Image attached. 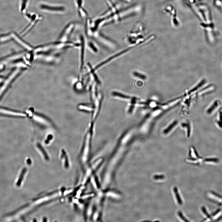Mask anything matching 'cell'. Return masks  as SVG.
Listing matches in <instances>:
<instances>
[{
  "mask_svg": "<svg viewBox=\"0 0 222 222\" xmlns=\"http://www.w3.org/2000/svg\"><path fill=\"white\" fill-rule=\"evenodd\" d=\"M174 191L178 204L180 205L182 204V201L180 198L177 188L176 187H174Z\"/></svg>",
  "mask_w": 222,
  "mask_h": 222,
  "instance_id": "cell-15",
  "label": "cell"
},
{
  "mask_svg": "<svg viewBox=\"0 0 222 222\" xmlns=\"http://www.w3.org/2000/svg\"><path fill=\"white\" fill-rule=\"evenodd\" d=\"M75 25L74 22L70 23L67 25L60 35L59 37L60 41L68 42V39L73 32Z\"/></svg>",
  "mask_w": 222,
  "mask_h": 222,
  "instance_id": "cell-5",
  "label": "cell"
},
{
  "mask_svg": "<svg viewBox=\"0 0 222 222\" xmlns=\"http://www.w3.org/2000/svg\"><path fill=\"white\" fill-rule=\"evenodd\" d=\"M26 171L27 169L26 168H24L22 170L21 174L20 175L18 180L17 183V186H19L21 185L23 179L24 175L25 173H26Z\"/></svg>",
  "mask_w": 222,
  "mask_h": 222,
  "instance_id": "cell-12",
  "label": "cell"
},
{
  "mask_svg": "<svg viewBox=\"0 0 222 222\" xmlns=\"http://www.w3.org/2000/svg\"><path fill=\"white\" fill-rule=\"evenodd\" d=\"M14 39L20 46L26 50V51L31 53L33 52L34 48H33L31 45L24 41L17 35L15 34Z\"/></svg>",
  "mask_w": 222,
  "mask_h": 222,
  "instance_id": "cell-7",
  "label": "cell"
},
{
  "mask_svg": "<svg viewBox=\"0 0 222 222\" xmlns=\"http://www.w3.org/2000/svg\"><path fill=\"white\" fill-rule=\"evenodd\" d=\"M0 115L9 116L17 117H26L27 116V113L13 110L7 108H0Z\"/></svg>",
  "mask_w": 222,
  "mask_h": 222,
  "instance_id": "cell-6",
  "label": "cell"
},
{
  "mask_svg": "<svg viewBox=\"0 0 222 222\" xmlns=\"http://www.w3.org/2000/svg\"><path fill=\"white\" fill-rule=\"evenodd\" d=\"M23 70L21 69L15 68L8 75V77L4 80L3 84L0 87V100L10 87L15 80L18 77Z\"/></svg>",
  "mask_w": 222,
  "mask_h": 222,
  "instance_id": "cell-2",
  "label": "cell"
},
{
  "mask_svg": "<svg viewBox=\"0 0 222 222\" xmlns=\"http://www.w3.org/2000/svg\"><path fill=\"white\" fill-rule=\"evenodd\" d=\"M29 115L34 122L45 127H50L52 126L51 123L46 117L41 114L35 113L33 109L28 110Z\"/></svg>",
  "mask_w": 222,
  "mask_h": 222,
  "instance_id": "cell-4",
  "label": "cell"
},
{
  "mask_svg": "<svg viewBox=\"0 0 222 222\" xmlns=\"http://www.w3.org/2000/svg\"><path fill=\"white\" fill-rule=\"evenodd\" d=\"M220 103L219 101L216 100L215 101L207 110L206 112L208 114L211 115L215 112V111L220 107Z\"/></svg>",
  "mask_w": 222,
  "mask_h": 222,
  "instance_id": "cell-10",
  "label": "cell"
},
{
  "mask_svg": "<svg viewBox=\"0 0 222 222\" xmlns=\"http://www.w3.org/2000/svg\"><path fill=\"white\" fill-rule=\"evenodd\" d=\"M28 0H23L22 7V11H23L26 9L27 3Z\"/></svg>",
  "mask_w": 222,
  "mask_h": 222,
  "instance_id": "cell-16",
  "label": "cell"
},
{
  "mask_svg": "<svg viewBox=\"0 0 222 222\" xmlns=\"http://www.w3.org/2000/svg\"><path fill=\"white\" fill-rule=\"evenodd\" d=\"M80 40H81V42H82V48L81 50V53H80V70L82 71V70L83 68V66L84 61V49H85V44H84V40L83 37L81 36L80 37Z\"/></svg>",
  "mask_w": 222,
  "mask_h": 222,
  "instance_id": "cell-11",
  "label": "cell"
},
{
  "mask_svg": "<svg viewBox=\"0 0 222 222\" xmlns=\"http://www.w3.org/2000/svg\"><path fill=\"white\" fill-rule=\"evenodd\" d=\"M78 44L72 42H58L40 45L34 48L33 54L40 53H49L51 52L60 51L68 48L77 46Z\"/></svg>",
  "mask_w": 222,
  "mask_h": 222,
  "instance_id": "cell-1",
  "label": "cell"
},
{
  "mask_svg": "<svg viewBox=\"0 0 222 222\" xmlns=\"http://www.w3.org/2000/svg\"><path fill=\"white\" fill-rule=\"evenodd\" d=\"M41 17L40 15L37 14H34L32 15L30 20V22L27 26V27L25 29V30L23 32L22 34L23 36L26 35L31 29L34 27L35 24L41 19Z\"/></svg>",
  "mask_w": 222,
  "mask_h": 222,
  "instance_id": "cell-8",
  "label": "cell"
},
{
  "mask_svg": "<svg viewBox=\"0 0 222 222\" xmlns=\"http://www.w3.org/2000/svg\"><path fill=\"white\" fill-rule=\"evenodd\" d=\"M154 178L155 180H161L164 178V176L163 175H156L154 176Z\"/></svg>",
  "mask_w": 222,
  "mask_h": 222,
  "instance_id": "cell-18",
  "label": "cell"
},
{
  "mask_svg": "<svg viewBox=\"0 0 222 222\" xmlns=\"http://www.w3.org/2000/svg\"><path fill=\"white\" fill-rule=\"evenodd\" d=\"M36 146L37 148H38V150L40 151V152H41L42 153L43 155L45 157V159L47 160H48L49 159V156L41 145L39 144H37Z\"/></svg>",
  "mask_w": 222,
  "mask_h": 222,
  "instance_id": "cell-14",
  "label": "cell"
},
{
  "mask_svg": "<svg viewBox=\"0 0 222 222\" xmlns=\"http://www.w3.org/2000/svg\"><path fill=\"white\" fill-rule=\"evenodd\" d=\"M89 45L91 49H92L95 52H97V48L96 47L93 43H90Z\"/></svg>",
  "mask_w": 222,
  "mask_h": 222,
  "instance_id": "cell-17",
  "label": "cell"
},
{
  "mask_svg": "<svg viewBox=\"0 0 222 222\" xmlns=\"http://www.w3.org/2000/svg\"><path fill=\"white\" fill-rule=\"evenodd\" d=\"M53 138L52 135H49L46 137V139L45 140V143L46 144H49V141Z\"/></svg>",
  "mask_w": 222,
  "mask_h": 222,
  "instance_id": "cell-19",
  "label": "cell"
},
{
  "mask_svg": "<svg viewBox=\"0 0 222 222\" xmlns=\"http://www.w3.org/2000/svg\"><path fill=\"white\" fill-rule=\"evenodd\" d=\"M32 60L47 64H54L58 62L59 58L53 54L49 53H32Z\"/></svg>",
  "mask_w": 222,
  "mask_h": 222,
  "instance_id": "cell-3",
  "label": "cell"
},
{
  "mask_svg": "<svg viewBox=\"0 0 222 222\" xmlns=\"http://www.w3.org/2000/svg\"><path fill=\"white\" fill-rule=\"evenodd\" d=\"M219 112L218 119L216 121V124L218 127L220 129H222V111Z\"/></svg>",
  "mask_w": 222,
  "mask_h": 222,
  "instance_id": "cell-13",
  "label": "cell"
},
{
  "mask_svg": "<svg viewBox=\"0 0 222 222\" xmlns=\"http://www.w3.org/2000/svg\"><path fill=\"white\" fill-rule=\"evenodd\" d=\"M40 8L45 10L55 12H63L65 9V7L62 6H53L44 4L40 5Z\"/></svg>",
  "mask_w": 222,
  "mask_h": 222,
  "instance_id": "cell-9",
  "label": "cell"
},
{
  "mask_svg": "<svg viewBox=\"0 0 222 222\" xmlns=\"http://www.w3.org/2000/svg\"><path fill=\"white\" fill-rule=\"evenodd\" d=\"M178 215L180 217V218L182 219V220H184L185 221H188L184 217V216L182 213L181 212H179Z\"/></svg>",
  "mask_w": 222,
  "mask_h": 222,
  "instance_id": "cell-20",
  "label": "cell"
}]
</instances>
